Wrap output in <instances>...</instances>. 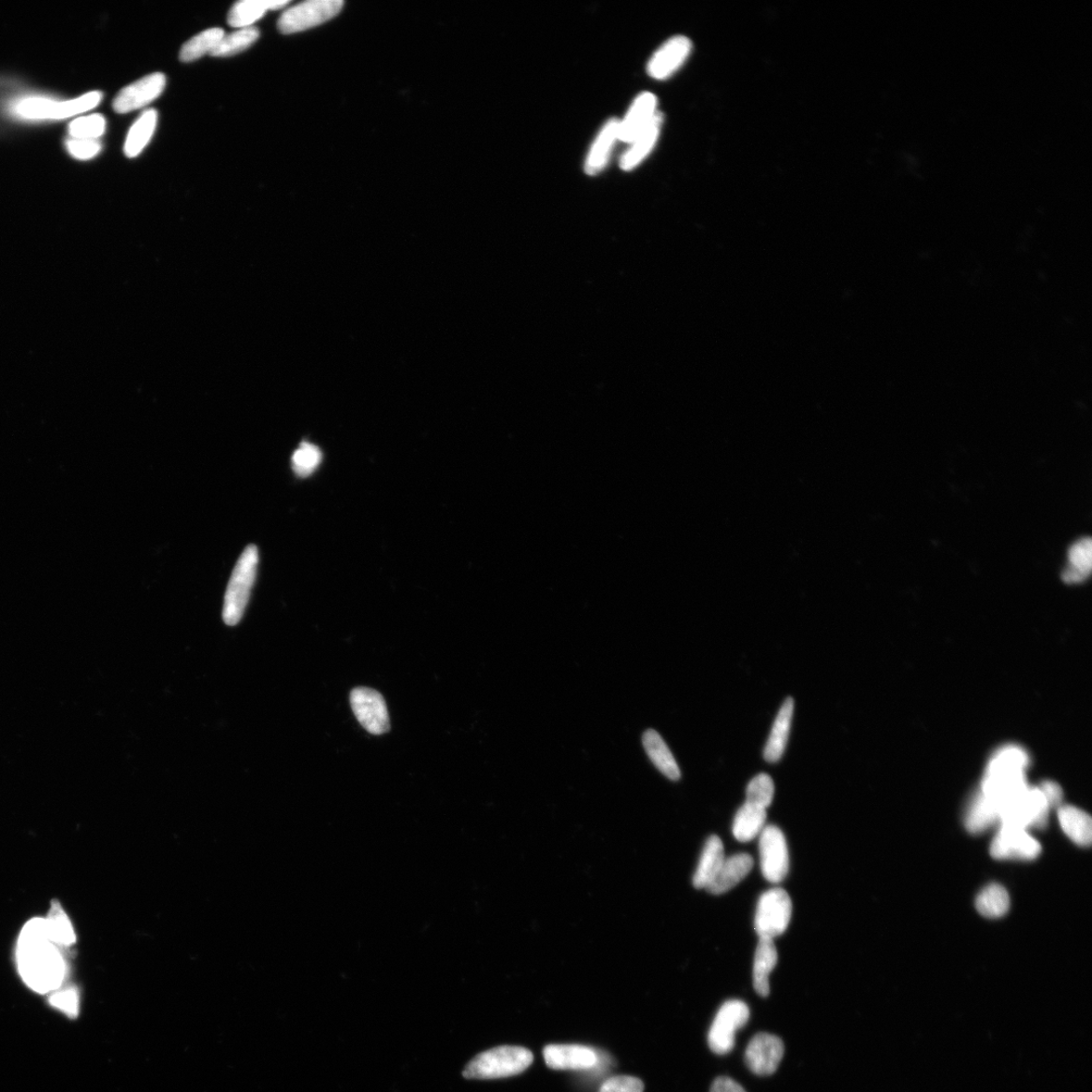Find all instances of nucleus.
I'll use <instances>...</instances> for the list:
<instances>
[{
    "mask_svg": "<svg viewBox=\"0 0 1092 1092\" xmlns=\"http://www.w3.org/2000/svg\"><path fill=\"white\" fill-rule=\"evenodd\" d=\"M61 949L50 938L46 919H34L23 926L18 940L19 973L37 994H52L66 982L67 964Z\"/></svg>",
    "mask_w": 1092,
    "mask_h": 1092,
    "instance_id": "f257e3e1",
    "label": "nucleus"
},
{
    "mask_svg": "<svg viewBox=\"0 0 1092 1092\" xmlns=\"http://www.w3.org/2000/svg\"><path fill=\"white\" fill-rule=\"evenodd\" d=\"M103 94L92 92L78 98L57 100L42 95H27L9 105L10 114L23 121H58L83 114L102 102Z\"/></svg>",
    "mask_w": 1092,
    "mask_h": 1092,
    "instance_id": "f03ea898",
    "label": "nucleus"
},
{
    "mask_svg": "<svg viewBox=\"0 0 1092 1092\" xmlns=\"http://www.w3.org/2000/svg\"><path fill=\"white\" fill-rule=\"evenodd\" d=\"M1025 768L1026 764L1018 752L1001 750L988 764L983 794L995 801L999 809L1027 787Z\"/></svg>",
    "mask_w": 1092,
    "mask_h": 1092,
    "instance_id": "7ed1b4c3",
    "label": "nucleus"
},
{
    "mask_svg": "<svg viewBox=\"0 0 1092 1092\" xmlns=\"http://www.w3.org/2000/svg\"><path fill=\"white\" fill-rule=\"evenodd\" d=\"M533 1063L531 1050L517 1046H501L485 1051L466 1067L468 1079H498L524 1072Z\"/></svg>",
    "mask_w": 1092,
    "mask_h": 1092,
    "instance_id": "20e7f679",
    "label": "nucleus"
},
{
    "mask_svg": "<svg viewBox=\"0 0 1092 1092\" xmlns=\"http://www.w3.org/2000/svg\"><path fill=\"white\" fill-rule=\"evenodd\" d=\"M258 561V548L254 545L248 546L238 560L226 590L223 608L226 624L234 626L242 619L255 583Z\"/></svg>",
    "mask_w": 1092,
    "mask_h": 1092,
    "instance_id": "39448f33",
    "label": "nucleus"
},
{
    "mask_svg": "<svg viewBox=\"0 0 1092 1092\" xmlns=\"http://www.w3.org/2000/svg\"><path fill=\"white\" fill-rule=\"evenodd\" d=\"M1048 803L1038 788L1026 787L1021 794L999 808L1001 824L1044 828L1048 822Z\"/></svg>",
    "mask_w": 1092,
    "mask_h": 1092,
    "instance_id": "423d86ee",
    "label": "nucleus"
},
{
    "mask_svg": "<svg viewBox=\"0 0 1092 1092\" xmlns=\"http://www.w3.org/2000/svg\"><path fill=\"white\" fill-rule=\"evenodd\" d=\"M793 916V901L782 888H773L760 897L755 930L760 938L773 939L783 935Z\"/></svg>",
    "mask_w": 1092,
    "mask_h": 1092,
    "instance_id": "0eeeda50",
    "label": "nucleus"
},
{
    "mask_svg": "<svg viewBox=\"0 0 1092 1092\" xmlns=\"http://www.w3.org/2000/svg\"><path fill=\"white\" fill-rule=\"evenodd\" d=\"M750 1019V1009L742 1000L733 999L722 1004L715 1015L708 1033V1045L719 1056L732 1052L735 1035Z\"/></svg>",
    "mask_w": 1092,
    "mask_h": 1092,
    "instance_id": "6e6552de",
    "label": "nucleus"
},
{
    "mask_svg": "<svg viewBox=\"0 0 1092 1092\" xmlns=\"http://www.w3.org/2000/svg\"><path fill=\"white\" fill-rule=\"evenodd\" d=\"M342 0H309L286 9L279 20L281 33L304 32L332 20L342 11Z\"/></svg>",
    "mask_w": 1092,
    "mask_h": 1092,
    "instance_id": "1a4fd4ad",
    "label": "nucleus"
},
{
    "mask_svg": "<svg viewBox=\"0 0 1092 1092\" xmlns=\"http://www.w3.org/2000/svg\"><path fill=\"white\" fill-rule=\"evenodd\" d=\"M761 870L764 880L771 883L782 882L789 872V852L784 834L779 827L764 826L759 839Z\"/></svg>",
    "mask_w": 1092,
    "mask_h": 1092,
    "instance_id": "9d476101",
    "label": "nucleus"
},
{
    "mask_svg": "<svg viewBox=\"0 0 1092 1092\" xmlns=\"http://www.w3.org/2000/svg\"><path fill=\"white\" fill-rule=\"evenodd\" d=\"M350 705L364 730L374 735L390 732V717L384 697L375 690L356 688L350 694Z\"/></svg>",
    "mask_w": 1092,
    "mask_h": 1092,
    "instance_id": "9b49d317",
    "label": "nucleus"
},
{
    "mask_svg": "<svg viewBox=\"0 0 1092 1092\" xmlns=\"http://www.w3.org/2000/svg\"><path fill=\"white\" fill-rule=\"evenodd\" d=\"M1038 840L1024 828L1001 824L1000 830L990 847V853L999 860H1033L1041 852Z\"/></svg>",
    "mask_w": 1092,
    "mask_h": 1092,
    "instance_id": "f8f14e48",
    "label": "nucleus"
},
{
    "mask_svg": "<svg viewBox=\"0 0 1092 1092\" xmlns=\"http://www.w3.org/2000/svg\"><path fill=\"white\" fill-rule=\"evenodd\" d=\"M783 1041L768 1033L757 1034L750 1041L745 1054L749 1070L759 1076L773 1074L784 1056Z\"/></svg>",
    "mask_w": 1092,
    "mask_h": 1092,
    "instance_id": "ddd939ff",
    "label": "nucleus"
},
{
    "mask_svg": "<svg viewBox=\"0 0 1092 1092\" xmlns=\"http://www.w3.org/2000/svg\"><path fill=\"white\" fill-rule=\"evenodd\" d=\"M166 75L153 73L148 77L124 87L116 96L112 108L118 114H127L152 104L165 91Z\"/></svg>",
    "mask_w": 1092,
    "mask_h": 1092,
    "instance_id": "4468645a",
    "label": "nucleus"
},
{
    "mask_svg": "<svg viewBox=\"0 0 1092 1092\" xmlns=\"http://www.w3.org/2000/svg\"><path fill=\"white\" fill-rule=\"evenodd\" d=\"M692 51V43L684 36H676L652 55L648 65L650 78L668 80L679 70Z\"/></svg>",
    "mask_w": 1092,
    "mask_h": 1092,
    "instance_id": "2eb2a0df",
    "label": "nucleus"
},
{
    "mask_svg": "<svg viewBox=\"0 0 1092 1092\" xmlns=\"http://www.w3.org/2000/svg\"><path fill=\"white\" fill-rule=\"evenodd\" d=\"M546 1065L555 1070H591L599 1064V1054L583 1045H548L544 1050Z\"/></svg>",
    "mask_w": 1092,
    "mask_h": 1092,
    "instance_id": "dca6fc26",
    "label": "nucleus"
},
{
    "mask_svg": "<svg viewBox=\"0 0 1092 1092\" xmlns=\"http://www.w3.org/2000/svg\"><path fill=\"white\" fill-rule=\"evenodd\" d=\"M658 112L656 95L649 93L638 95L625 118L619 121V141L630 144L655 119Z\"/></svg>",
    "mask_w": 1092,
    "mask_h": 1092,
    "instance_id": "f3484780",
    "label": "nucleus"
},
{
    "mask_svg": "<svg viewBox=\"0 0 1092 1092\" xmlns=\"http://www.w3.org/2000/svg\"><path fill=\"white\" fill-rule=\"evenodd\" d=\"M752 867H754V860L749 853H736L730 858H725L720 871L713 878L706 890L714 895H723L743 881Z\"/></svg>",
    "mask_w": 1092,
    "mask_h": 1092,
    "instance_id": "a211bd4d",
    "label": "nucleus"
},
{
    "mask_svg": "<svg viewBox=\"0 0 1092 1092\" xmlns=\"http://www.w3.org/2000/svg\"><path fill=\"white\" fill-rule=\"evenodd\" d=\"M619 121L611 119L606 122L598 134L591 150L587 155L585 172L588 175H597L604 170L613 152L615 143L619 141Z\"/></svg>",
    "mask_w": 1092,
    "mask_h": 1092,
    "instance_id": "6ab92c4d",
    "label": "nucleus"
},
{
    "mask_svg": "<svg viewBox=\"0 0 1092 1092\" xmlns=\"http://www.w3.org/2000/svg\"><path fill=\"white\" fill-rule=\"evenodd\" d=\"M794 713V700L789 697L784 701L779 713H778L768 742L765 744L764 750V758L765 761L776 763L783 757L788 743L791 723H793Z\"/></svg>",
    "mask_w": 1092,
    "mask_h": 1092,
    "instance_id": "aec40b11",
    "label": "nucleus"
},
{
    "mask_svg": "<svg viewBox=\"0 0 1092 1092\" xmlns=\"http://www.w3.org/2000/svg\"><path fill=\"white\" fill-rule=\"evenodd\" d=\"M662 121V112L659 111L648 127L634 138L620 159L621 169L632 171L648 157L659 139Z\"/></svg>",
    "mask_w": 1092,
    "mask_h": 1092,
    "instance_id": "412c9836",
    "label": "nucleus"
},
{
    "mask_svg": "<svg viewBox=\"0 0 1092 1092\" xmlns=\"http://www.w3.org/2000/svg\"><path fill=\"white\" fill-rule=\"evenodd\" d=\"M288 4L287 0H242L230 9L228 22L234 28H249L268 11L284 8Z\"/></svg>",
    "mask_w": 1092,
    "mask_h": 1092,
    "instance_id": "4be33fe9",
    "label": "nucleus"
},
{
    "mask_svg": "<svg viewBox=\"0 0 1092 1092\" xmlns=\"http://www.w3.org/2000/svg\"><path fill=\"white\" fill-rule=\"evenodd\" d=\"M725 860L722 840L718 836H711L703 848L696 872L693 876V885L697 889L707 888L717 876Z\"/></svg>",
    "mask_w": 1092,
    "mask_h": 1092,
    "instance_id": "5701e85b",
    "label": "nucleus"
},
{
    "mask_svg": "<svg viewBox=\"0 0 1092 1092\" xmlns=\"http://www.w3.org/2000/svg\"><path fill=\"white\" fill-rule=\"evenodd\" d=\"M644 748L647 755L655 764V767L668 779L677 781L681 778V771L674 758L672 751L659 733L648 730L643 736Z\"/></svg>",
    "mask_w": 1092,
    "mask_h": 1092,
    "instance_id": "b1692460",
    "label": "nucleus"
},
{
    "mask_svg": "<svg viewBox=\"0 0 1092 1092\" xmlns=\"http://www.w3.org/2000/svg\"><path fill=\"white\" fill-rule=\"evenodd\" d=\"M778 952L773 939L760 938L755 954L754 987L761 997L770 995V974L776 968Z\"/></svg>",
    "mask_w": 1092,
    "mask_h": 1092,
    "instance_id": "393cba45",
    "label": "nucleus"
},
{
    "mask_svg": "<svg viewBox=\"0 0 1092 1092\" xmlns=\"http://www.w3.org/2000/svg\"><path fill=\"white\" fill-rule=\"evenodd\" d=\"M1058 818L1063 832L1076 845L1088 847L1092 839V822L1089 815L1074 807L1059 808Z\"/></svg>",
    "mask_w": 1092,
    "mask_h": 1092,
    "instance_id": "a878e982",
    "label": "nucleus"
},
{
    "mask_svg": "<svg viewBox=\"0 0 1092 1092\" xmlns=\"http://www.w3.org/2000/svg\"><path fill=\"white\" fill-rule=\"evenodd\" d=\"M767 820V809L745 803L738 809L733 824V834L740 843H749L761 835Z\"/></svg>",
    "mask_w": 1092,
    "mask_h": 1092,
    "instance_id": "bb28decb",
    "label": "nucleus"
},
{
    "mask_svg": "<svg viewBox=\"0 0 1092 1092\" xmlns=\"http://www.w3.org/2000/svg\"><path fill=\"white\" fill-rule=\"evenodd\" d=\"M1092 569V543L1088 537L1076 542L1069 551V566L1062 573L1067 584L1085 582Z\"/></svg>",
    "mask_w": 1092,
    "mask_h": 1092,
    "instance_id": "cd10ccee",
    "label": "nucleus"
},
{
    "mask_svg": "<svg viewBox=\"0 0 1092 1092\" xmlns=\"http://www.w3.org/2000/svg\"><path fill=\"white\" fill-rule=\"evenodd\" d=\"M157 120V111L155 109H148L134 123L124 142V152L125 156L134 158L140 155L144 148L152 140L156 129Z\"/></svg>",
    "mask_w": 1092,
    "mask_h": 1092,
    "instance_id": "c85d7f7f",
    "label": "nucleus"
},
{
    "mask_svg": "<svg viewBox=\"0 0 1092 1092\" xmlns=\"http://www.w3.org/2000/svg\"><path fill=\"white\" fill-rule=\"evenodd\" d=\"M999 822V809L997 803L983 793L971 802L966 814L965 825L972 834H982L990 826Z\"/></svg>",
    "mask_w": 1092,
    "mask_h": 1092,
    "instance_id": "c756f323",
    "label": "nucleus"
},
{
    "mask_svg": "<svg viewBox=\"0 0 1092 1092\" xmlns=\"http://www.w3.org/2000/svg\"><path fill=\"white\" fill-rule=\"evenodd\" d=\"M1008 891L999 884H991L976 899V909L989 919H997L1010 910Z\"/></svg>",
    "mask_w": 1092,
    "mask_h": 1092,
    "instance_id": "7c9ffc66",
    "label": "nucleus"
},
{
    "mask_svg": "<svg viewBox=\"0 0 1092 1092\" xmlns=\"http://www.w3.org/2000/svg\"><path fill=\"white\" fill-rule=\"evenodd\" d=\"M225 32L219 28L209 29L192 37L182 48L180 58L182 62H193L206 54H211L223 39Z\"/></svg>",
    "mask_w": 1092,
    "mask_h": 1092,
    "instance_id": "2f4dec72",
    "label": "nucleus"
},
{
    "mask_svg": "<svg viewBox=\"0 0 1092 1092\" xmlns=\"http://www.w3.org/2000/svg\"><path fill=\"white\" fill-rule=\"evenodd\" d=\"M46 923L50 938L60 948L70 947L77 940L72 924L58 902L50 910Z\"/></svg>",
    "mask_w": 1092,
    "mask_h": 1092,
    "instance_id": "473e14b6",
    "label": "nucleus"
},
{
    "mask_svg": "<svg viewBox=\"0 0 1092 1092\" xmlns=\"http://www.w3.org/2000/svg\"><path fill=\"white\" fill-rule=\"evenodd\" d=\"M259 36V30L255 27L240 29L230 35H225L210 55L213 57H229L241 53L253 46L257 41Z\"/></svg>",
    "mask_w": 1092,
    "mask_h": 1092,
    "instance_id": "72a5a7b5",
    "label": "nucleus"
},
{
    "mask_svg": "<svg viewBox=\"0 0 1092 1092\" xmlns=\"http://www.w3.org/2000/svg\"><path fill=\"white\" fill-rule=\"evenodd\" d=\"M322 453L318 446L310 443H302L292 457V467L299 478H306L319 467L322 461Z\"/></svg>",
    "mask_w": 1092,
    "mask_h": 1092,
    "instance_id": "f704fd0d",
    "label": "nucleus"
},
{
    "mask_svg": "<svg viewBox=\"0 0 1092 1092\" xmlns=\"http://www.w3.org/2000/svg\"><path fill=\"white\" fill-rule=\"evenodd\" d=\"M775 786L772 778L767 774H759L752 779L747 788V803L751 806L767 809L774 798Z\"/></svg>",
    "mask_w": 1092,
    "mask_h": 1092,
    "instance_id": "c9c22d12",
    "label": "nucleus"
},
{
    "mask_svg": "<svg viewBox=\"0 0 1092 1092\" xmlns=\"http://www.w3.org/2000/svg\"><path fill=\"white\" fill-rule=\"evenodd\" d=\"M70 138L98 140L106 132V119L102 115H91L75 119L69 124Z\"/></svg>",
    "mask_w": 1092,
    "mask_h": 1092,
    "instance_id": "e433bc0d",
    "label": "nucleus"
},
{
    "mask_svg": "<svg viewBox=\"0 0 1092 1092\" xmlns=\"http://www.w3.org/2000/svg\"><path fill=\"white\" fill-rule=\"evenodd\" d=\"M49 1003L60 1012L66 1013L69 1018H77L80 1013V996L77 987L61 986L53 991Z\"/></svg>",
    "mask_w": 1092,
    "mask_h": 1092,
    "instance_id": "4c0bfd02",
    "label": "nucleus"
},
{
    "mask_svg": "<svg viewBox=\"0 0 1092 1092\" xmlns=\"http://www.w3.org/2000/svg\"><path fill=\"white\" fill-rule=\"evenodd\" d=\"M67 152L80 160H90L95 157L102 150V143L96 139H79L69 138L66 141Z\"/></svg>",
    "mask_w": 1092,
    "mask_h": 1092,
    "instance_id": "58836bf2",
    "label": "nucleus"
},
{
    "mask_svg": "<svg viewBox=\"0 0 1092 1092\" xmlns=\"http://www.w3.org/2000/svg\"><path fill=\"white\" fill-rule=\"evenodd\" d=\"M645 1085L640 1079L633 1076L619 1075L607 1079L601 1085L599 1092H644Z\"/></svg>",
    "mask_w": 1092,
    "mask_h": 1092,
    "instance_id": "ea45409f",
    "label": "nucleus"
},
{
    "mask_svg": "<svg viewBox=\"0 0 1092 1092\" xmlns=\"http://www.w3.org/2000/svg\"><path fill=\"white\" fill-rule=\"evenodd\" d=\"M1039 789L1043 794L1049 808H1056L1061 805L1063 793L1061 787L1052 781H1046L1041 784Z\"/></svg>",
    "mask_w": 1092,
    "mask_h": 1092,
    "instance_id": "a19ab883",
    "label": "nucleus"
},
{
    "mask_svg": "<svg viewBox=\"0 0 1092 1092\" xmlns=\"http://www.w3.org/2000/svg\"><path fill=\"white\" fill-rule=\"evenodd\" d=\"M710 1092H747L744 1087L738 1085L734 1079L730 1077H719L715 1079Z\"/></svg>",
    "mask_w": 1092,
    "mask_h": 1092,
    "instance_id": "79ce46f5",
    "label": "nucleus"
}]
</instances>
